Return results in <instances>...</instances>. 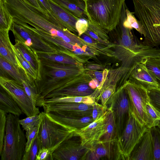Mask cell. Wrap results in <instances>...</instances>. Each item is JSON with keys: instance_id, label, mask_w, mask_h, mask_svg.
<instances>
[{"instance_id": "cell-22", "label": "cell", "mask_w": 160, "mask_h": 160, "mask_svg": "<svg viewBox=\"0 0 160 160\" xmlns=\"http://www.w3.org/2000/svg\"><path fill=\"white\" fill-rule=\"evenodd\" d=\"M15 40V44L14 46L19 50L24 58L38 73V78L36 80H40L41 62L37 52L23 43L16 39Z\"/></svg>"}, {"instance_id": "cell-40", "label": "cell", "mask_w": 160, "mask_h": 160, "mask_svg": "<svg viewBox=\"0 0 160 160\" xmlns=\"http://www.w3.org/2000/svg\"><path fill=\"white\" fill-rule=\"evenodd\" d=\"M92 117L94 120L101 117L107 111L108 107H105L102 104L98 103L95 101L92 105Z\"/></svg>"}, {"instance_id": "cell-34", "label": "cell", "mask_w": 160, "mask_h": 160, "mask_svg": "<svg viewBox=\"0 0 160 160\" xmlns=\"http://www.w3.org/2000/svg\"><path fill=\"white\" fill-rule=\"evenodd\" d=\"M146 111L148 117L147 128H150L157 126L160 120V112L151 105L150 102L147 104Z\"/></svg>"}, {"instance_id": "cell-29", "label": "cell", "mask_w": 160, "mask_h": 160, "mask_svg": "<svg viewBox=\"0 0 160 160\" xmlns=\"http://www.w3.org/2000/svg\"><path fill=\"white\" fill-rule=\"evenodd\" d=\"M12 46L19 67L24 70L26 74L29 77L34 81L37 80L38 78V74L37 72L24 58L19 50L12 44Z\"/></svg>"}, {"instance_id": "cell-33", "label": "cell", "mask_w": 160, "mask_h": 160, "mask_svg": "<svg viewBox=\"0 0 160 160\" xmlns=\"http://www.w3.org/2000/svg\"><path fill=\"white\" fill-rule=\"evenodd\" d=\"M13 18L8 12L2 2L0 1V30H10Z\"/></svg>"}, {"instance_id": "cell-48", "label": "cell", "mask_w": 160, "mask_h": 160, "mask_svg": "<svg viewBox=\"0 0 160 160\" xmlns=\"http://www.w3.org/2000/svg\"><path fill=\"white\" fill-rule=\"evenodd\" d=\"M100 82L95 78H93L90 80L89 83V86L92 89H95L99 86Z\"/></svg>"}, {"instance_id": "cell-51", "label": "cell", "mask_w": 160, "mask_h": 160, "mask_svg": "<svg viewBox=\"0 0 160 160\" xmlns=\"http://www.w3.org/2000/svg\"><path fill=\"white\" fill-rule=\"evenodd\" d=\"M160 129V120L159 122V123L157 126Z\"/></svg>"}, {"instance_id": "cell-8", "label": "cell", "mask_w": 160, "mask_h": 160, "mask_svg": "<svg viewBox=\"0 0 160 160\" xmlns=\"http://www.w3.org/2000/svg\"><path fill=\"white\" fill-rule=\"evenodd\" d=\"M0 85L17 102L27 117L40 113L39 108L34 105L22 84L13 79L0 75Z\"/></svg>"}, {"instance_id": "cell-9", "label": "cell", "mask_w": 160, "mask_h": 160, "mask_svg": "<svg viewBox=\"0 0 160 160\" xmlns=\"http://www.w3.org/2000/svg\"><path fill=\"white\" fill-rule=\"evenodd\" d=\"M109 104L115 120L118 139L124 129L131 113L129 97L123 86L113 94Z\"/></svg>"}, {"instance_id": "cell-3", "label": "cell", "mask_w": 160, "mask_h": 160, "mask_svg": "<svg viewBox=\"0 0 160 160\" xmlns=\"http://www.w3.org/2000/svg\"><path fill=\"white\" fill-rule=\"evenodd\" d=\"M134 13L141 22L146 36L143 44L152 47L160 44V0H132Z\"/></svg>"}, {"instance_id": "cell-13", "label": "cell", "mask_w": 160, "mask_h": 160, "mask_svg": "<svg viewBox=\"0 0 160 160\" xmlns=\"http://www.w3.org/2000/svg\"><path fill=\"white\" fill-rule=\"evenodd\" d=\"M43 108L45 113L56 111L64 115L75 117H92V105L82 103H45Z\"/></svg>"}, {"instance_id": "cell-35", "label": "cell", "mask_w": 160, "mask_h": 160, "mask_svg": "<svg viewBox=\"0 0 160 160\" xmlns=\"http://www.w3.org/2000/svg\"><path fill=\"white\" fill-rule=\"evenodd\" d=\"M42 112L38 114L28 117L19 120V122L25 131L31 129L40 124L42 119Z\"/></svg>"}, {"instance_id": "cell-28", "label": "cell", "mask_w": 160, "mask_h": 160, "mask_svg": "<svg viewBox=\"0 0 160 160\" xmlns=\"http://www.w3.org/2000/svg\"><path fill=\"white\" fill-rule=\"evenodd\" d=\"M27 94L36 107H42L45 104V99L40 96L38 92L35 81L31 82L27 81H23L22 82Z\"/></svg>"}, {"instance_id": "cell-14", "label": "cell", "mask_w": 160, "mask_h": 160, "mask_svg": "<svg viewBox=\"0 0 160 160\" xmlns=\"http://www.w3.org/2000/svg\"><path fill=\"white\" fill-rule=\"evenodd\" d=\"M145 58L135 65L128 80L142 86L147 90L158 88V85L155 77L146 66Z\"/></svg>"}, {"instance_id": "cell-19", "label": "cell", "mask_w": 160, "mask_h": 160, "mask_svg": "<svg viewBox=\"0 0 160 160\" xmlns=\"http://www.w3.org/2000/svg\"><path fill=\"white\" fill-rule=\"evenodd\" d=\"M50 11L56 16L70 32L78 33L76 28V23L78 18L57 4L52 0H47Z\"/></svg>"}, {"instance_id": "cell-7", "label": "cell", "mask_w": 160, "mask_h": 160, "mask_svg": "<svg viewBox=\"0 0 160 160\" xmlns=\"http://www.w3.org/2000/svg\"><path fill=\"white\" fill-rule=\"evenodd\" d=\"M123 86L129 97L131 112L141 125L147 127L146 106L150 102L148 90L142 86L128 80Z\"/></svg>"}, {"instance_id": "cell-23", "label": "cell", "mask_w": 160, "mask_h": 160, "mask_svg": "<svg viewBox=\"0 0 160 160\" xmlns=\"http://www.w3.org/2000/svg\"><path fill=\"white\" fill-rule=\"evenodd\" d=\"M52 0L75 17L87 19L85 0Z\"/></svg>"}, {"instance_id": "cell-24", "label": "cell", "mask_w": 160, "mask_h": 160, "mask_svg": "<svg viewBox=\"0 0 160 160\" xmlns=\"http://www.w3.org/2000/svg\"><path fill=\"white\" fill-rule=\"evenodd\" d=\"M0 91V109L7 114L11 113L19 117L23 112L18 103L2 87Z\"/></svg>"}, {"instance_id": "cell-49", "label": "cell", "mask_w": 160, "mask_h": 160, "mask_svg": "<svg viewBox=\"0 0 160 160\" xmlns=\"http://www.w3.org/2000/svg\"><path fill=\"white\" fill-rule=\"evenodd\" d=\"M43 8L47 11H50V7L47 0H38Z\"/></svg>"}, {"instance_id": "cell-20", "label": "cell", "mask_w": 160, "mask_h": 160, "mask_svg": "<svg viewBox=\"0 0 160 160\" xmlns=\"http://www.w3.org/2000/svg\"><path fill=\"white\" fill-rule=\"evenodd\" d=\"M0 68L1 71L7 74L20 84H22L23 81H28L31 82L35 81L27 75L22 68L14 65L0 56Z\"/></svg>"}, {"instance_id": "cell-31", "label": "cell", "mask_w": 160, "mask_h": 160, "mask_svg": "<svg viewBox=\"0 0 160 160\" xmlns=\"http://www.w3.org/2000/svg\"><path fill=\"white\" fill-rule=\"evenodd\" d=\"M144 61L146 66L155 77L160 89V58L147 57Z\"/></svg>"}, {"instance_id": "cell-46", "label": "cell", "mask_w": 160, "mask_h": 160, "mask_svg": "<svg viewBox=\"0 0 160 160\" xmlns=\"http://www.w3.org/2000/svg\"><path fill=\"white\" fill-rule=\"evenodd\" d=\"M80 37L87 44L95 46H97V41L90 36L83 33L81 35Z\"/></svg>"}, {"instance_id": "cell-50", "label": "cell", "mask_w": 160, "mask_h": 160, "mask_svg": "<svg viewBox=\"0 0 160 160\" xmlns=\"http://www.w3.org/2000/svg\"><path fill=\"white\" fill-rule=\"evenodd\" d=\"M34 6L39 8L41 6V4L38 0H27Z\"/></svg>"}, {"instance_id": "cell-12", "label": "cell", "mask_w": 160, "mask_h": 160, "mask_svg": "<svg viewBox=\"0 0 160 160\" xmlns=\"http://www.w3.org/2000/svg\"><path fill=\"white\" fill-rule=\"evenodd\" d=\"M107 110L102 116L88 125L74 132V136L80 138L82 145L88 148L101 140L104 133V122Z\"/></svg>"}, {"instance_id": "cell-43", "label": "cell", "mask_w": 160, "mask_h": 160, "mask_svg": "<svg viewBox=\"0 0 160 160\" xmlns=\"http://www.w3.org/2000/svg\"><path fill=\"white\" fill-rule=\"evenodd\" d=\"M88 28V22L87 19L79 18L76 23V28L79 37L84 33Z\"/></svg>"}, {"instance_id": "cell-39", "label": "cell", "mask_w": 160, "mask_h": 160, "mask_svg": "<svg viewBox=\"0 0 160 160\" xmlns=\"http://www.w3.org/2000/svg\"><path fill=\"white\" fill-rule=\"evenodd\" d=\"M7 114L0 109V153H1L4 145L5 134Z\"/></svg>"}, {"instance_id": "cell-2", "label": "cell", "mask_w": 160, "mask_h": 160, "mask_svg": "<svg viewBox=\"0 0 160 160\" xmlns=\"http://www.w3.org/2000/svg\"><path fill=\"white\" fill-rule=\"evenodd\" d=\"M125 0H86L85 14L88 21L107 33L119 23Z\"/></svg>"}, {"instance_id": "cell-52", "label": "cell", "mask_w": 160, "mask_h": 160, "mask_svg": "<svg viewBox=\"0 0 160 160\" xmlns=\"http://www.w3.org/2000/svg\"></svg>"}, {"instance_id": "cell-37", "label": "cell", "mask_w": 160, "mask_h": 160, "mask_svg": "<svg viewBox=\"0 0 160 160\" xmlns=\"http://www.w3.org/2000/svg\"><path fill=\"white\" fill-rule=\"evenodd\" d=\"M40 149V142L38 132L29 150L25 152L22 160H36V156Z\"/></svg>"}, {"instance_id": "cell-16", "label": "cell", "mask_w": 160, "mask_h": 160, "mask_svg": "<svg viewBox=\"0 0 160 160\" xmlns=\"http://www.w3.org/2000/svg\"><path fill=\"white\" fill-rule=\"evenodd\" d=\"M46 113L52 119L74 132L86 127L94 121L92 116L75 117L64 115L56 111Z\"/></svg>"}, {"instance_id": "cell-18", "label": "cell", "mask_w": 160, "mask_h": 160, "mask_svg": "<svg viewBox=\"0 0 160 160\" xmlns=\"http://www.w3.org/2000/svg\"><path fill=\"white\" fill-rule=\"evenodd\" d=\"M90 81L79 83L65 88L54 90L48 93L44 99L60 96H90L93 93L95 89H92L89 86L88 83Z\"/></svg>"}, {"instance_id": "cell-32", "label": "cell", "mask_w": 160, "mask_h": 160, "mask_svg": "<svg viewBox=\"0 0 160 160\" xmlns=\"http://www.w3.org/2000/svg\"><path fill=\"white\" fill-rule=\"evenodd\" d=\"M149 129L153 144L154 160H160V129L158 126Z\"/></svg>"}, {"instance_id": "cell-21", "label": "cell", "mask_w": 160, "mask_h": 160, "mask_svg": "<svg viewBox=\"0 0 160 160\" xmlns=\"http://www.w3.org/2000/svg\"><path fill=\"white\" fill-rule=\"evenodd\" d=\"M9 31L8 30H0V56L12 63L20 67L12 46V43L10 41Z\"/></svg>"}, {"instance_id": "cell-15", "label": "cell", "mask_w": 160, "mask_h": 160, "mask_svg": "<svg viewBox=\"0 0 160 160\" xmlns=\"http://www.w3.org/2000/svg\"><path fill=\"white\" fill-rule=\"evenodd\" d=\"M154 160L153 146L149 128L143 133L134 146L129 160Z\"/></svg>"}, {"instance_id": "cell-47", "label": "cell", "mask_w": 160, "mask_h": 160, "mask_svg": "<svg viewBox=\"0 0 160 160\" xmlns=\"http://www.w3.org/2000/svg\"><path fill=\"white\" fill-rule=\"evenodd\" d=\"M103 67L101 65L95 64H88L85 69L90 70H98L103 69Z\"/></svg>"}, {"instance_id": "cell-36", "label": "cell", "mask_w": 160, "mask_h": 160, "mask_svg": "<svg viewBox=\"0 0 160 160\" xmlns=\"http://www.w3.org/2000/svg\"><path fill=\"white\" fill-rule=\"evenodd\" d=\"M116 87L113 85L108 86L101 93L99 96L96 99L97 102L100 101L101 104L105 107H107L109 104L111 98L116 91Z\"/></svg>"}, {"instance_id": "cell-1", "label": "cell", "mask_w": 160, "mask_h": 160, "mask_svg": "<svg viewBox=\"0 0 160 160\" xmlns=\"http://www.w3.org/2000/svg\"><path fill=\"white\" fill-rule=\"evenodd\" d=\"M40 59V80H35V82L39 95L44 99L52 91L60 88L66 79L82 74L85 70L82 65H73Z\"/></svg>"}, {"instance_id": "cell-27", "label": "cell", "mask_w": 160, "mask_h": 160, "mask_svg": "<svg viewBox=\"0 0 160 160\" xmlns=\"http://www.w3.org/2000/svg\"><path fill=\"white\" fill-rule=\"evenodd\" d=\"M96 101L95 99L90 96H60L45 99V103H82L92 105Z\"/></svg>"}, {"instance_id": "cell-10", "label": "cell", "mask_w": 160, "mask_h": 160, "mask_svg": "<svg viewBox=\"0 0 160 160\" xmlns=\"http://www.w3.org/2000/svg\"><path fill=\"white\" fill-rule=\"evenodd\" d=\"M10 30L15 39L23 43L36 52L59 53L41 38L20 24L13 22Z\"/></svg>"}, {"instance_id": "cell-4", "label": "cell", "mask_w": 160, "mask_h": 160, "mask_svg": "<svg viewBox=\"0 0 160 160\" xmlns=\"http://www.w3.org/2000/svg\"><path fill=\"white\" fill-rule=\"evenodd\" d=\"M19 117L7 115L4 145L0 153L1 160H22L25 151L26 136L21 128Z\"/></svg>"}, {"instance_id": "cell-44", "label": "cell", "mask_w": 160, "mask_h": 160, "mask_svg": "<svg viewBox=\"0 0 160 160\" xmlns=\"http://www.w3.org/2000/svg\"><path fill=\"white\" fill-rule=\"evenodd\" d=\"M36 160H52V153L48 148H41L36 156Z\"/></svg>"}, {"instance_id": "cell-45", "label": "cell", "mask_w": 160, "mask_h": 160, "mask_svg": "<svg viewBox=\"0 0 160 160\" xmlns=\"http://www.w3.org/2000/svg\"><path fill=\"white\" fill-rule=\"evenodd\" d=\"M84 33L90 36L93 39L96 40L99 43H100L106 45H109L108 42L105 41L102 39L97 34L88 28Z\"/></svg>"}, {"instance_id": "cell-42", "label": "cell", "mask_w": 160, "mask_h": 160, "mask_svg": "<svg viewBox=\"0 0 160 160\" xmlns=\"http://www.w3.org/2000/svg\"><path fill=\"white\" fill-rule=\"evenodd\" d=\"M39 125L34 127L31 129L26 131L25 135L27 141L25 152H27L29 150L32 142L38 132Z\"/></svg>"}, {"instance_id": "cell-41", "label": "cell", "mask_w": 160, "mask_h": 160, "mask_svg": "<svg viewBox=\"0 0 160 160\" xmlns=\"http://www.w3.org/2000/svg\"><path fill=\"white\" fill-rule=\"evenodd\" d=\"M88 22V28L90 30L97 34L101 38L108 42V37L107 32L99 26L89 21Z\"/></svg>"}, {"instance_id": "cell-30", "label": "cell", "mask_w": 160, "mask_h": 160, "mask_svg": "<svg viewBox=\"0 0 160 160\" xmlns=\"http://www.w3.org/2000/svg\"><path fill=\"white\" fill-rule=\"evenodd\" d=\"M125 12L126 16L123 21V26L131 30L133 28L135 29L145 38V33L141 22L136 18L133 13L128 10L127 6H126Z\"/></svg>"}, {"instance_id": "cell-38", "label": "cell", "mask_w": 160, "mask_h": 160, "mask_svg": "<svg viewBox=\"0 0 160 160\" xmlns=\"http://www.w3.org/2000/svg\"><path fill=\"white\" fill-rule=\"evenodd\" d=\"M150 103L160 112V89L158 88L148 90Z\"/></svg>"}, {"instance_id": "cell-17", "label": "cell", "mask_w": 160, "mask_h": 160, "mask_svg": "<svg viewBox=\"0 0 160 160\" xmlns=\"http://www.w3.org/2000/svg\"><path fill=\"white\" fill-rule=\"evenodd\" d=\"M115 143L100 140L88 148L83 160H98L102 158L114 159Z\"/></svg>"}, {"instance_id": "cell-6", "label": "cell", "mask_w": 160, "mask_h": 160, "mask_svg": "<svg viewBox=\"0 0 160 160\" xmlns=\"http://www.w3.org/2000/svg\"><path fill=\"white\" fill-rule=\"evenodd\" d=\"M148 128L141 125L131 112L122 134L115 143L114 159L129 160L134 146Z\"/></svg>"}, {"instance_id": "cell-11", "label": "cell", "mask_w": 160, "mask_h": 160, "mask_svg": "<svg viewBox=\"0 0 160 160\" xmlns=\"http://www.w3.org/2000/svg\"><path fill=\"white\" fill-rule=\"evenodd\" d=\"M78 136H73L61 143L52 154V160H83L88 151Z\"/></svg>"}, {"instance_id": "cell-25", "label": "cell", "mask_w": 160, "mask_h": 160, "mask_svg": "<svg viewBox=\"0 0 160 160\" xmlns=\"http://www.w3.org/2000/svg\"><path fill=\"white\" fill-rule=\"evenodd\" d=\"M117 139L115 120L112 111L108 108L104 122V133L101 140L115 142Z\"/></svg>"}, {"instance_id": "cell-5", "label": "cell", "mask_w": 160, "mask_h": 160, "mask_svg": "<svg viewBox=\"0 0 160 160\" xmlns=\"http://www.w3.org/2000/svg\"><path fill=\"white\" fill-rule=\"evenodd\" d=\"M74 132L52 119L42 112L38 130L40 149L48 148L52 154L61 143L75 136Z\"/></svg>"}, {"instance_id": "cell-26", "label": "cell", "mask_w": 160, "mask_h": 160, "mask_svg": "<svg viewBox=\"0 0 160 160\" xmlns=\"http://www.w3.org/2000/svg\"><path fill=\"white\" fill-rule=\"evenodd\" d=\"M40 59H45L59 63L76 66L82 65V63L74 57L61 53L36 52Z\"/></svg>"}]
</instances>
